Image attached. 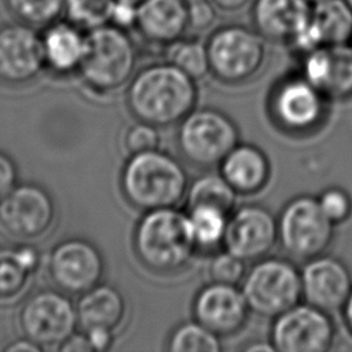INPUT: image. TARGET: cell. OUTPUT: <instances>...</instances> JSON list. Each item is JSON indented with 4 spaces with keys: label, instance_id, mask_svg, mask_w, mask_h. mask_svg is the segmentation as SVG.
<instances>
[{
    "label": "cell",
    "instance_id": "30bf717a",
    "mask_svg": "<svg viewBox=\"0 0 352 352\" xmlns=\"http://www.w3.org/2000/svg\"><path fill=\"white\" fill-rule=\"evenodd\" d=\"M19 324L26 338L43 349L45 346L59 348L78 326L72 301L54 290L33 294L21 309Z\"/></svg>",
    "mask_w": 352,
    "mask_h": 352
},
{
    "label": "cell",
    "instance_id": "7c38bea8",
    "mask_svg": "<svg viewBox=\"0 0 352 352\" xmlns=\"http://www.w3.org/2000/svg\"><path fill=\"white\" fill-rule=\"evenodd\" d=\"M48 271L59 290L80 296L102 282L104 258L92 242L72 238L54 248Z\"/></svg>",
    "mask_w": 352,
    "mask_h": 352
},
{
    "label": "cell",
    "instance_id": "4fadbf2b",
    "mask_svg": "<svg viewBox=\"0 0 352 352\" xmlns=\"http://www.w3.org/2000/svg\"><path fill=\"white\" fill-rule=\"evenodd\" d=\"M278 242V223L263 205L248 204L235 208L228 219L223 249L246 263L265 257Z\"/></svg>",
    "mask_w": 352,
    "mask_h": 352
},
{
    "label": "cell",
    "instance_id": "6da1fadb",
    "mask_svg": "<svg viewBox=\"0 0 352 352\" xmlns=\"http://www.w3.org/2000/svg\"><path fill=\"white\" fill-rule=\"evenodd\" d=\"M195 80L169 62L151 63L128 82L126 106L131 114L157 128L179 124L197 106Z\"/></svg>",
    "mask_w": 352,
    "mask_h": 352
},
{
    "label": "cell",
    "instance_id": "cb8c5ba5",
    "mask_svg": "<svg viewBox=\"0 0 352 352\" xmlns=\"http://www.w3.org/2000/svg\"><path fill=\"white\" fill-rule=\"evenodd\" d=\"M85 34L87 32L66 18L44 26L41 43L45 66L62 74L78 70L85 50Z\"/></svg>",
    "mask_w": 352,
    "mask_h": 352
},
{
    "label": "cell",
    "instance_id": "4dcf8cb0",
    "mask_svg": "<svg viewBox=\"0 0 352 352\" xmlns=\"http://www.w3.org/2000/svg\"><path fill=\"white\" fill-rule=\"evenodd\" d=\"M114 0H65L63 16L89 32L106 23H110Z\"/></svg>",
    "mask_w": 352,
    "mask_h": 352
},
{
    "label": "cell",
    "instance_id": "9a60e30c",
    "mask_svg": "<svg viewBox=\"0 0 352 352\" xmlns=\"http://www.w3.org/2000/svg\"><path fill=\"white\" fill-rule=\"evenodd\" d=\"M45 66L41 34L19 21L0 26V81L19 85L33 80Z\"/></svg>",
    "mask_w": 352,
    "mask_h": 352
},
{
    "label": "cell",
    "instance_id": "60d3db41",
    "mask_svg": "<svg viewBox=\"0 0 352 352\" xmlns=\"http://www.w3.org/2000/svg\"><path fill=\"white\" fill-rule=\"evenodd\" d=\"M7 352H41L43 348L40 345H37L36 342H33L32 340L26 338V340H18L12 344H10L8 346H6Z\"/></svg>",
    "mask_w": 352,
    "mask_h": 352
},
{
    "label": "cell",
    "instance_id": "f35d334b",
    "mask_svg": "<svg viewBox=\"0 0 352 352\" xmlns=\"http://www.w3.org/2000/svg\"><path fill=\"white\" fill-rule=\"evenodd\" d=\"M58 349L63 352H94L91 342L84 331L81 334L74 333L70 336Z\"/></svg>",
    "mask_w": 352,
    "mask_h": 352
},
{
    "label": "cell",
    "instance_id": "7402d4cb",
    "mask_svg": "<svg viewBox=\"0 0 352 352\" xmlns=\"http://www.w3.org/2000/svg\"><path fill=\"white\" fill-rule=\"evenodd\" d=\"M77 323L82 331L107 330L116 333L126 316V300L111 285L99 283L80 294L76 307Z\"/></svg>",
    "mask_w": 352,
    "mask_h": 352
},
{
    "label": "cell",
    "instance_id": "ac0fdd59",
    "mask_svg": "<svg viewBox=\"0 0 352 352\" xmlns=\"http://www.w3.org/2000/svg\"><path fill=\"white\" fill-rule=\"evenodd\" d=\"M301 76L326 98H352V45L318 47L301 55Z\"/></svg>",
    "mask_w": 352,
    "mask_h": 352
},
{
    "label": "cell",
    "instance_id": "f1b7e54d",
    "mask_svg": "<svg viewBox=\"0 0 352 352\" xmlns=\"http://www.w3.org/2000/svg\"><path fill=\"white\" fill-rule=\"evenodd\" d=\"M170 352H220V337L198 320H187L173 329L168 338Z\"/></svg>",
    "mask_w": 352,
    "mask_h": 352
},
{
    "label": "cell",
    "instance_id": "277c9868",
    "mask_svg": "<svg viewBox=\"0 0 352 352\" xmlns=\"http://www.w3.org/2000/svg\"><path fill=\"white\" fill-rule=\"evenodd\" d=\"M136 65L138 48L128 30L106 23L87 32L78 72L91 89L106 94L122 88Z\"/></svg>",
    "mask_w": 352,
    "mask_h": 352
},
{
    "label": "cell",
    "instance_id": "d590c367",
    "mask_svg": "<svg viewBox=\"0 0 352 352\" xmlns=\"http://www.w3.org/2000/svg\"><path fill=\"white\" fill-rule=\"evenodd\" d=\"M136 15H138V4L114 0L110 23L120 29L131 32L135 29Z\"/></svg>",
    "mask_w": 352,
    "mask_h": 352
},
{
    "label": "cell",
    "instance_id": "ba28073f",
    "mask_svg": "<svg viewBox=\"0 0 352 352\" xmlns=\"http://www.w3.org/2000/svg\"><path fill=\"white\" fill-rule=\"evenodd\" d=\"M278 242L294 258L309 260L331 246L336 224L323 213L318 198L298 195L290 199L279 213Z\"/></svg>",
    "mask_w": 352,
    "mask_h": 352
},
{
    "label": "cell",
    "instance_id": "4316f807",
    "mask_svg": "<svg viewBox=\"0 0 352 352\" xmlns=\"http://www.w3.org/2000/svg\"><path fill=\"white\" fill-rule=\"evenodd\" d=\"M197 250H214L223 246L228 214L212 206H192L187 210Z\"/></svg>",
    "mask_w": 352,
    "mask_h": 352
},
{
    "label": "cell",
    "instance_id": "e575fe53",
    "mask_svg": "<svg viewBox=\"0 0 352 352\" xmlns=\"http://www.w3.org/2000/svg\"><path fill=\"white\" fill-rule=\"evenodd\" d=\"M217 10L210 0H192L187 3L188 32L195 34L209 30L216 21Z\"/></svg>",
    "mask_w": 352,
    "mask_h": 352
},
{
    "label": "cell",
    "instance_id": "e0dca14e",
    "mask_svg": "<svg viewBox=\"0 0 352 352\" xmlns=\"http://www.w3.org/2000/svg\"><path fill=\"white\" fill-rule=\"evenodd\" d=\"M300 275L304 302L326 312L341 309L352 290L348 265L326 253L305 260Z\"/></svg>",
    "mask_w": 352,
    "mask_h": 352
},
{
    "label": "cell",
    "instance_id": "2e32d148",
    "mask_svg": "<svg viewBox=\"0 0 352 352\" xmlns=\"http://www.w3.org/2000/svg\"><path fill=\"white\" fill-rule=\"evenodd\" d=\"M249 314L246 298L236 285L210 282L199 289L192 301L194 319L219 337L239 333Z\"/></svg>",
    "mask_w": 352,
    "mask_h": 352
},
{
    "label": "cell",
    "instance_id": "52a82bcc",
    "mask_svg": "<svg viewBox=\"0 0 352 352\" xmlns=\"http://www.w3.org/2000/svg\"><path fill=\"white\" fill-rule=\"evenodd\" d=\"M241 286L250 312L268 319L302 300L300 270L280 257H263L254 261Z\"/></svg>",
    "mask_w": 352,
    "mask_h": 352
},
{
    "label": "cell",
    "instance_id": "603a6c76",
    "mask_svg": "<svg viewBox=\"0 0 352 352\" xmlns=\"http://www.w3.org/2000/svg\"><path fill=\"white\" fill-rule=\"evenodd\" d=\"M219 168L238 194H256L268 184L271 177V164L267 154L249 143H238Z\"/></svg>",
    "mask_w": 352,
    "mask_h": 352
},
{
    "label": "cell",
    "instance_id": "ffe728a7",
    "mask_svg": "<svg viewBox=\"0 0 352 352\" xmlns=\"http://www.w3.org/2000/svg\"><path fill=\"white\" fill-rule=\"evenodd\" d=\"M311 6L308 0H253L252 28L267 41L289 45L307 25Z\"/></svg>",
    "mask_w": 352,
    "mask_h": 352
},
{
    "label": "cell",
    "instance_id": "c3c4849f",
    "mask_svg": "<svg viewBox=\"0 0 352 352\" xmlns=\"http://www.w3.org/2000/svg\"><path fill=\"white\" fill-rule=\"evenodd\" d=\"M184 1H186V3H188V1H192V0H184Z\"/></svg>",
    "mask_w": 352,
    "mask_h": 352
},
{
    "label": "cell",
    "instance_id": "7a4b0ae2",
    "mask_svg": "<svg viewBox=\"0 0 352 352\" xmlns=\"http://www.w3.org/2000/svg\"><path fill=\"white\" fill-rule=\"evenodd\" d=\"M120 183L124 198L143 212L177 206L190 184L183 164L160 148L129 155Z\"/></svg>",
    "mask_w": 352,
    "mask_h": 352
},
{
    "label": "cell",
    "instance_id": "3957f363",
    "mask_svg": "<svg viewBox=\"0 0 352 352\" xmlns=\"http://www.w3.org/2000/svg\"><path fill=\"white\" fill-rule=\"evenodd\" d=\"M132 241L139 261L155 274L183 270L197 252L188 214L176 206L144 212Z\"/></svg>",
    "mask_w": 352,
    "mask_h": 352
},
{
    "label": "cell",
    "instance_id": "44dd1931",
    "mask_svg": "<svg viewBox=\"0 0 352 352\" xmlns=\"http://www.w3.org/2000/svg\"><path fill=\"white\" fill-rule=\"evenodd\" d=\"M151 45L168 47L188 32L184 0H143L138 4L135 29Z\"/></svg>",
    "mask_w": 352,
    "mask_h": 352
},
{
    "label": "cell",
    "instance_id": "f546056e",
    "mask_svg": "<svg viewBox=\"0 0 352 352\" xmlns=\"http://www.w3.org/2000/svg\"><path fill=\"white\" fill-rule=\"evenodd\" d=\"M11 15L33 28H44L63 15L65 0H3Z\"/></svg>",
    "mask_w": 352,
    "mask_h": 352
},
{
    "label": "cell",
    "instance_id": "d6a6232c",
    "mask_svg": "<svg viewBox=\"0 0 352 352\" xmlns=\"http://www.w3.org/2000/svg\"><path fill=\"white\" fill-rule=\"evenodd\" d=\"M160 142L161 136L158 128L139 120H136V122H133L124 131L121 140L124 151L128 154V157L155 150L160 147Z\"/></svg>",
    "mask_w": 352,
    "mask_h": 352
},
{
    "label": "cell",
    "instance_id": "ab89813d",
    "mask_svg": "<svg viewBox=\"0 0 352 352\" xmlns=\"http://www.w3.org/2000/svg\"><path fill=\"white\" fill-rule=\"evenodd\" d=\"M217 11L226 12V14H235L242 11L250 0H210Z\"/></svg>",
    "mask_w": 352,
    "mask_h": 352
},
{
    "label": "cell",
    "instance_id": "484cf974",
    "mask_svg": "<svg viewBox=\"0 0 352 352\" xmlns=\"http://www.w3.org/2000/svg\"><path fill=\"white\" fill-rule=\"evenodd\" d=\"M37 261V252L28 246L0 250V300H11L23 290Z\"/></svg>",
    "mask_w": 352,
    "mask_h": 352
},
{
    "label": "cell",
    "instance_id": "ee69618b",
    "mask_svg": "<svg viewBox=\"0 0 352 352\" xmlns=\"http://www.w3.org/2000/svg\"><path fill=\"white\" fill-rule=\"evenodd\" d=\"M120 1H126V3H132V4H139V3H142L143 0H120Z\"/></svg>",
    "mask_w": 352,
    "mask_h": 352
},
{
    "label": "cell",
    "instance_id": "1f68e13d",
    "mask_svg": "<svg viewBox=\"0 0 352 352\" xmlns=\"http://www.w3.org/2000/svg\"><path fill=\"white\" fill-rule=\"evenodd\" d=\"M246 261L241 257L232 254L228 250H221L213 254L208 265V275L210 282L226 283V285H239L242 283L248 267Z\"/></svg>",
    "mask_w": 352,
    "mask_h": 352
},
{
    "label": "cell",
    "instance_id": "5b68a950",
    "mask_svg": "<svg viewBox=\"0 0 352 352\" xmlns=\"http://www.w3.org/2000/svg\"><path fill=\"white\" fill-rule=\"evenodd\" d=\"M205 43L210 74L223 84L236 85L254 78L267 60V40L245 25L219 26Z\"/></svg>",
    "mask_w": 352,
    "mask_h": 352
},
{
    "label": "cell",
    "instance_id": "8d00e7d4",
    "mask_svg": "<svg viewBox=\"0 0 352 352\" xmlns=\"http://www.w3.org/2000/svg\"><path fill=\"white\" fill-rule=\"evenodd\" d=\"M16 169L10 157L0 153V199L7 195L15 184Z\"/></svg>",
    "mask_w": 352,
    "mask_h": 352
},
{
    "label": "cell",
    "instance_id": "8fae6325",
    "mask_svg": "<svg viewBox=\"0 0 352 352\" xmlns=\"http://www.w3.org/2000/svg\"><path fill=\"white\" fill-rule=\"evenodd\" d=\"M327 100L301 74L283 78L271 94L270 110L275 122L290 133L316 129L324 120Z\"/></svg>",
    "mask_w": 352,
    "mask_h": 352
},
{
    "label": "cell",
    "instance_id": "b9f144b4",
    "mask_svg": "<svg viewBox=\"0 0 352 352\" xmlns=\"http://www.w3.org/2000/svg\"><path fill=\"white\" fill-rule=\"evenodd\" d=\"M341 312H342L344 324H345L348 333L352 336V290H351L348 298L345 300V302L341 308Z\"/></svg>",
    "mask_w": 352,
    "mask_h": 352
},
{
    "label": "cell",
    "instance_id": "7bdbcfd3",
    "mask_svg": "<svg viewBox=\"0 0 352 352\" xmlns=\"http://www.w3.org/2000/svg\"><path fill=\"white\" fill-rule=\"evenodd\" d=\"M245 351L249 352H275V348L271 341H253L245 346Z\"/></svg>",
    "mask_w": 352,
    "mask_h": 352
},
{
    "label": "cell",
    "instance_id": "836d02e7",
    "mask_svg": "<svg viewBox=\"0 0 352 352\" xmlns=\"http://www.w3.org/2000/svg\"><path fill=\"white\" fill-rule=\"evenodd\" d=\"M318 198V202L330 221L336 226L346 221L352 214V197L340 186L324 188Z\"/></svg>",
    "mask_w": 352,
    "mask_h": 352
},
{
    "label": "cell",
    "instance_id": "9c48e42d",
    "mask_svg": "<svg viewBox=\"0 0 352 352\" xmlns=\"http://www.w3.org/2000/svg\"><path fill=\"white\" fill-rule=\"evenodd\" d=\"M336 334L330 312L298 302L274 318L270 341L278 352H326Z\"/></svg>",
    "mask_w": 352,
    "mask_h": 352
},
{
    "label": "cell",
    "instance_id": "d4e9b609",
    "mask_svg": "<svg viewBox=\"0 0 352 352\" xmlns=\"http://www.w3.org/2000/svg\"><path fill=\"white\" fill-rule=\"evenodd\" d=\"M236 191L219 172H208L195 177L187 188L186 205L187 209L192 206H212L226 214L235 209Z\"/></svg>",
    "mask_w": 352,
    "mask_h": 352
},
{
    "label": "cell",
    "instance_id": "f6af8a7d",
    "mask_svg": "<svg viewBox=\"0 0 352 352\" xmlns=\"http://www.w3.org/2000/svg\"><path fill=\"white\" fill-rule=\"evenodd\" d=\"M346 3H348L351 7H352V0H346Z\"/></svg>",
    "mask_w": 352,
    "mask_h": 352
},
{
    "label": "cell",
    "instance_id": "d6986e66",
    "mask_svg": "<svg viewBox=\"0 0 352 352\" xmlns=\"http://www.w3.org/2000/svg\"><path fill=\"white\" fill-rule=\"evenodd\" d=\"M352 36V7L346 0H319L312 3L307 25L289 47L304 55L318 47L349 43Z\"/></svg>",
    "mask_w": 352,
    "mask_h": 352
},
{
    "label": "cell",
    "instance_id": "7dc6e473",
    "mask_svg": "<svg viewBox=\"0 0 352 352\" xmlns=\"http://www.w3.org/2000/svg\"><path fill=\"white\" fill-rule=\"evenodd\" d=\"M349 44L352 45V36H351V40H349Z\"/></svg>",
    "mask_w": 352,
    "mask_h": 352
},
{
    "label": "cell",
    "instance_id": "74e56055",
    "mask_svg": "<svg viewBox=\"0 0 352 352\" xmlns=\"http://www.w3.org/2000/svg\"><path fill=\"white\" fill-rule=\"evenodd\" d=\"M91 342L94 352H104L107 351L114 340V333L107 330H89L84 331Z\"/></svg>",
    "mask_w": 352,
    "mask_h": 352
},
{
    "label": "cell",
    "instance_id": "83f0119b",
    "mask_svg": "<svg viewBox=\"0 0 352 352\" xmlns=\"http://www.w3.org/2000/svg\"><path fill=\"white\" fill-rule=\"evenodd\" d=\"M166 48V62L172 63L192 80H201L210 74L206 43L187 34L173 41Z\"/></svg>",
    "mask_w": 352,
    "mask_h": 352
},
{
    "label": "cell",
    "instance_id": "5bb4252c",
    "mask_svg": "<svg viewBox=\"0 0 352 352\" xmlns=\"http://www.w3.org/2000/svg\"><path fill=\"white\" fill-rule=\"evenodd\" d=\"M55 219L51 195L36 184L14 187L0 199V226L18 239H34L45 234Z\"/></svg>",
    "mask_w": 352,
    "mask_h": 352
},
{
    "label": "cell",
    "instance_id": "bcb514c9",
    "mask_svg": "<svg viewBox=\"0 0 352 352\" xmlns=\"http://www.w3.org/2000/svg\"><path fill=\"white\" fill-rule=\"evenodd\" d=\"M308 1H311V3H315V1H319V0H308Z\"/></svg>",
    "mask_w": 352,
    "mask_h": 352
},
{
    "label": "cell",
    "instance_id": "8992f818",
    "mask_svg": "<svg viewBox=\"0 0 352 352\" xmlns=\"http://www.w3.org/2000/svg\"><path fill=\"white\" fill-rule=\"evenodd\" d=\"M238 143L236 124L219 109L195 107L179 122L176 144L182 157L192 166L217 168Z\"/></svg>",
    "mask_w": 352,
    "mask_h": 352
}]
</instances>
